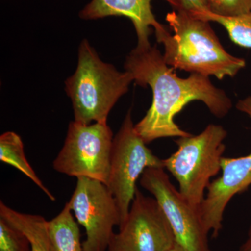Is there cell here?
I'll use <instances>...</instances> for the list:
<instances>
[{
	"label": "cell",
	"instance_id": "6da1fadb",
	"mask_svg": "<svg viewBox=\"0 0 251 251\" xmlns=\"http://www.w3.org/2000/svg\"><path fill=\"white\" fill-rule=\"evenodd\" d=\"M125 69L137 85L150 86L152 91L151 107L135 125L146 144L158 138L191 135L174 121L175 115L190 102H203L218 118L226 117L232 108L231 99L224 90L213 85L209 77L196 74L186 78L178 76L156 46H137L127 55Z\"/></svg>",
	"mask_w": 251,
	"mask_h": 251
},
{
	"label": "cell",
	"instance_id": "7a4b0ae2",
	"mask_svg": "<svg viewBox=\"0 0 251 251\" xmlns=\"http://www.w3.org/2000/svg\"><path fill=\"white\" fill-rule=\"evenodd\" d=\"M166 21L173 34L165 27L155 34L164 47L163 58L170 67L219 80L234 77L246 67L244 59L225 50L209 21L184 9L168 13Z\"/></svg>",
	"mask_w": 251,
	"mask_h": 251
},
{
	"label": "cell",
	"instance_id": "3957f363",
	"mask_svg": "<svg viewBox=\"0 0 251 251\" xmlns=\"http://www.w3.org/2000/svg\"><path fill=\"white\" fill-rule=\"evenodd\" d=\"M133 78L103 62L88 40L78 49L76 70L65 81V91L71 99L74 121L91 125L107 123L109 114L125 95Z\"/></svg>",
	"mask_w": 251,
	"mask_h": 251
},
{
	"label": "cell",
	"instance_id": "277c9868",
	"mask_svg": "<svg viewBox=\"0 0 251 251\" xmlns=\"http://www.w3.org/2000/svg\"><path fill=\"white\" fill-rule=\"evenodd\" d=\"M227 135L222 126L208 125L199 135L179 138L177 150L163 160L164 168L179 183L180 193L196 207L200 208L211 178L221 170Z\"/></svg>",
	"mask_w": 251,
	"mask_h": 251
},
{
	"label": "cell",
	"instance_id": "5b68a950",
	"mask_svg": "<svg viewBox=\"0 0 251 251\" xmlns=\"http://www.w3.org/2000/svg\"><path fill=\"white\" fill-rule=\"evenodd\" d=\"M113 139L108 123L71 122L64 145L52 163L54 170L108 184Z\"/></svg>",
	"mask_w": 251,
	"mask_h": 251
},
{
	"label": "cell",
	"instance_id": "8992f818",
	"mask_svg": "<svg viewBox=\"0 0 251 251\" xmlns=\"http://www.w3.org/2000/svg\"><path fill=\"white\" fill-rule=\"evenodd\" d=\"M135 130L131 111L127 112L112 143L108 186L116 200L125 224L136 192V183L145 170L164 168L163 160L155 156Z\"/></svg>",
	"mask_w": 251,
	"mask_h": 251
},
{
	"label": "cell",
	"instance_id": "52a82bcc",
	"mask_svg": "<svg viewBox=\"0 0 251 251\" xmlns=\"http://www.w3.org/2000/svg\"><path fill=\"white\" fill-rule=\"evenodd\" d=\"M142 187L152 194L171 224L176 244L185 251H211L200 208L193 206L172 184L163 168L145 170Z\"/></svg>",
	"mask_w": 251,
	"mask_h": 251
},
{
	"label": "cell",
	"instance_id": "ba28073f",
	"mask_svg": "<svg viewBox=\"0 0 251 251\" xmlns=\"http://www.w3.org/2000/svg\"><path fill=\"white\" fill-rule=\"evenodd\" d=\"M77 224L85 229V251H106L120 227L121 216L116 200L107 185L87 177L77 178L76 186L67 202Z\"/></svg>",
	"mask_w": 251,
	"mask_h": 251
},
{
	"label": "cell",
	"instance_id": "9c48e42d",
	"mask_svg": "<svg viewBox=\"0 0 251 251\" xmlns=\"http://www.w3.org/2000/svg\"><path fill=\"white\" fill-rule=\"evenodd\" d=\"M169 221L155 198L137 188L129 213L108 251H169L176 245Z\"/></svg>",
	"mask_w": 251,
	"mask_h": 251
},
{
	"label": "cell",
	"instance_id": "30bf717a",
	"mask_svg": "<svg viewBox=\"0 0 251 251\" xmlns=\"http://www.w3.org/2000/svg\"><path fill=\"white\" fill-rule=\"evenodd\" d=\"M237 108L251 118V97L239 100ZM221 171L222 176L209 185L200 206L203 224L213 238L217 237L223 228L224 211L230 200L251 185V153L239 158L223 157Z\"/></svg>",
	"mask_w": 251,
	"mask_h": 251
},
{
	"label": "cell",
	"instance_id": "8fae6325",
	"mask_svg": "<svg viewBox=\"0 0 251 251\" xmlns=\"http://www.w3.org/2000/svg\"><path fill=\"white\" fill-rule=\"evenodd\" d=\"M152 0H92L80 11L82 19L97 20L110 16H124L129 18L134 26L138 45H151L150 36L152 32L165 27L158 23L151 11ZM175 9H183L181 0H164Z\"/></svg>",
	"mask_w": 251,
	"mask_h": 251
},
{
	"label": "cell",
	"instance_id": "7c38bea8",
	"mask_svg": "<svg viewBox=\"0 0 251 251\" xmlns=\"http://www.w3.org/2000/svg\"><path fill=\"white\" fill-rule=\"evenodd\" d=\"M0 217L27 237L31 251H55L50 236L48 221L43 216L18 212L1 201Z\"/></svg>",
	"mask_w": 251,
	"mask_h": 251
},
{
	"label": "cell",
	"instance_id": "4fadbf2b",
	"mask_svg": "<svg viewBox=\"0 0 251 251\" xmlns=\"http://www.w3.org/2000/svg\"><path fill=\"white\" fill-rule=\"evenodd\" d=\"M0 161L21 171L40 188L51 201H56L55 197L29 164L25 153L24 144L21 137L15 132H5L0 136Z\"/></svg>",
	"mask_w": 251,
	"mask_h": 251
},
{
	"label": "cell",
	"instance_id": "5bb4252c",
	"mask_svg": "<svg viewBox=\"0 0 251 251\" xmlns=\"http://www.w3.org/2000/svg\"><path fill=\"white\" fill-rule=\"evenodd\" d=\"M72 211L67 202L58 215L48 221L50 236L55 251H85L80 240L78 224Z\"/></svg>",
	"mask_w": 251,
	"mask_h": 251
},
{
	"label": "cell",
	"instance_id": "9a60e30c",
	"mask_svg": "<svg viewBox=\"0 0 251 251\" xmlns=\"http://www.w3.org/2000/svg\"><path fill=\"white\" fill-rule=\"evenodd\" d=\"M201 19L224 26L231 41L237 45L251 49V11L234 17H224L210 12L192 14Z\"/></svg>",
	"mask_w": 251,
	"mask_h": 251
},
{
	"label": "cell",
	"instance_id": "2e32d148",
	"mask_svg": "<svg viewBox=\"0 0 251 251\" xmlns=\"http://www.w3.org/2000/svg\"><path fill=\"white\" fill-rule=\"evenodd\" d=\"M0 251H31L30 243L19 229L0 217Z\"/></svg>",
	"mask_w": 251,
	"mask_h": 251
},
{
	"label": "cell",
	"instance_id": "e0dca14e",
	"mask_svg": "<svg viewBox=\"0 0 251 251\" xmlns=\"http://www.w3.org/2000/svg\"><path fill=\"white\" fill-rule=\"evenodd\" d=\"M209 12L224 17H234L251 11V0H206Z\"/></svg>",
	"mask_w": 251,
	"mask_h": 251
},
{
	"label": "cell",
	"instance_id": "ac0fdd59",
	"mask_svg": "<svg viewBox=\"0 0 251 251\" xmlns=\"http://www.w3.org/2000/svg\"><path fill=\"white\" fill-rule=\"evenodd\" d=\"M183 9L193 14L209 12L206 0H181Z\"/></svg>",
	"mask_w": 251,
	"mask_h": 251
},
{
	"label": "cell",
	"instance_id": "d6986e66",
	"mask_svg": "<svg viewBox=\"0 0 251 251\" xmlns=\"http://www.w3.org/2000/svg\"><path fill=\"white\" fill-rule=\"evenodd\" d=\"M239 251H251V224L248 230L247 239L239 248Z\"/></svg>",
	"mask_w": 251,
	"mask_h": 251
},
{
	"label": "cell",
	"instance_id": "ffe728a7",
	"mask_svg": "<svg viewBox=\"0 0 251 251\" xmlns=\"http://www.w3.org/2000/svg\"><path fill=\"white\" fill-rule=\"evenodd\" d=\"M185 251L184 249L182 247H180L179 244H176V245L175 246L174 248L171 249V251Z\"/></svg>",
	"mask_w": 251,
	"mask_h": 251
}]
</instances>
